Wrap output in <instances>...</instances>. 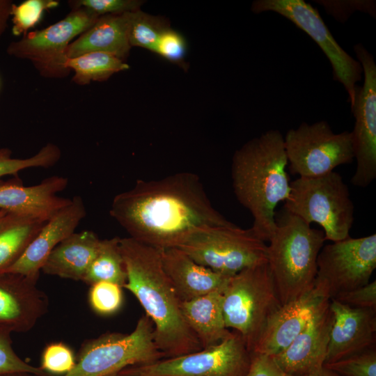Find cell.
Returning <instances> with one entry per match:
<instances>
[{
  "label": "cell",
  "instance_id": "obj_19",
  "mask_svg": "<svg viewBox=\"0 0 376 376\" xmlns=\"http://www.w3.org/2000/svg\"><path fill=\"white\" fill-rule=\"evenodd\" d=\"M329 300L313 288L303 296L282 305L268 320L251 353L273 357L281 352Z\"/></svg>",
  "mask_w": 376,
  "mask_h": 376
},
{
  "label": "cell",
  "instance_id": "obj_20",
  "mask_svg": "<svg viewBox=\"0 0 376 376\" xmlns=\"http://www.w3.org/2000/svg\"><path fill=\"white\" fill-rule=\"evenodd\" d=\"M86 210L81 196L71 202L48 220L30 242L22 256L4 274H15L38 279L40 272L53 249L75 232L86 217Z\"/></svg>",
  "mask_w": 376,
  "mask_h": 376
},
{
  "label": "cell",
  "instance_id": "obj_24",
  "mask_svg": "<svg viewBox=\"0 0 376 376\" xmlns=\"http://www.w3.org/2000/svg\"><path fill=\"white\" fill-rule=\"evenodd\" d=\"M223 290L181 302L183 318L203 348L218 344L231 334L223 313Z\"/></svg>",
  "mask_w": 376,
  "mask_h": 376
},
{
  "label": "cell",
  "instance_id": "obj_12",
  "mask_svg": "<svg viewBox=\"0 0 376 376\" xmlns=\"http://www.w3.org/2000/svg\"><path fill=\"white\" fill-rule=\"evenodd\" d=\"M100 16L85 8L72 10L63 19L41 30L29 32L12 42L7 53L30 60L43 76L61 77L68 75L65 68L67 49L76 36L90 29Z\"/></svg>",
  "mask_w": 376,
  "mask_h": 376
},
{
  "label": "cell",
  "instance_id": "obj_25",
  "mask_svg": "<svg viewBox=\"0 0 376 376\" xmlns=\"http://www.w3.org/2000/svg\"><path fill=\"white\" fill-rule=\"evenodd\" d=\"M46 222L8 212L0 224V275L19 259Z\"/></svg>",
  "mask_w": 376,
  "mask_h": 376
},
{
  "label": "cell",
  "instance_id": "obj_2",
  "mask_svg": "<svg viewBox=\"0 0 376 376\" xmlns=\"http://www.w3.org/2000/svg\"><path fill=\"white\" fill-rule=\"evenodd\" d=\"M127 281L132 292L153 324L154 341L164 358L203 349L185 322L180 301L162 262V250L130 237L120 238Z\"/></svg>",
  "mask_w": 376,
  "mask_h": 376
},
{
  "label": "cell",
  "instance_id": "obj_41",
  "mask_svg": "<svg viewBox=\"0 0 376 376\" xmlns=\"http://www.w3.org/2000/svg\"><path fill=\"white\" fill-rule=\"evenodd\" d=\"M5 376H36L31 373H11Z\"/></svg>",
  "mask_w": 376,
  "mask_h": 376
},
{
  "label": "cell",
  "instance_id": "obj_4",
  "mask_svg": "<svg viewBox=\"0 0 376 376\" xmlns=\"http://www.w3.org/2000/svg\"><path fill=\"white\" fill-rule=\"evenodd\" d=\"M275 223L267 261L283 305L313 289L318 256L326 240L322 230L283 207L276 212Z\"/></svg>",
  "mask_w": 376,
  "mask_h": 376
},
{
  "label": "cell",
  "instance_id": "obj_37",
  "mask_svg": "<svg viewBox=\"0 0 376 376\" xmlns=\"http://www.w3.org/2000/svg\"><path fill=\"white\" fill-rule=\"evenodd\" d=\"M331 299L353 308L376 310V281L340 293Z\"/></svg>",
  "mask_w": 376,
  "mask_h": 376
},
{
  "label": "cell",
  "instance_id": "obj_34",
  "mask_svg": "<svg viewBox=\"0 0 376 376\" xmlns=\"http://www.w3.org/2000/svg\"><path fill=\"white\" fill-rule=\"evenodd\" d=\"M15 373H28L36 376H49L40 367L22 360L12 347L10 334L0 331V376Z\"/></svg>",
  "mask_w": 376,
  "mask_h": 376
},
{
  "label": "cell",
  "instance_id": "obj_32",
  "mask_svg": "<svg viewBox=\"0 0 376 376\" xmlns=\"http://www.w3.org/2000/svg\"><path fill=\"white\" fill-rule=\"evenodd\" d=\"M323 366L340 376H376L375 347Z\"/></svg>",
  "mask_w": 376,
  "mask_h": 376
},
{
  "label": "cell",
  "instance_id": "obj_6",
  "mask_svg": "<svg viewBox=\"0 0 376 376\" xmlns=\"http://www.w3.org/2000/svg\"><path fill=\"white\" fill-rule=\"evenodd\" d=\"M283 208L306 223L322 228L325 240L350 237L354 222V204L347 185L336 171L317 176L299 177L290 182Z\"/></svg>",
  "mask_w": 376,
  "mask_h": 376
},
{
  "label": "cell",
  "instance_id": "obj_5",
  "mask_svg": "<svg viewBox=\"0 0 376 376\" xmlns=\"http://www.w3.org/2000/svg\"><path fill=\"white\" fill-rule=\"evenodd\" d=\"M281 306L267 262L233 275L223 291L226 327L240 334L251 353L268 320Z\"/></svg>",
  "mask_w": 376,
  "mask_h": 376
},
{
  "label": "cell",
  "instance_id": "obj_15",
  "mask_svg": "<svg viewBox=\"0 0 376 376\" xmlns=\"http://www.w3.org/2000/svg\"><path fill=\"white\" fill-rule=\"evenodd\" d=\"M38 279L15 274L0 275V331L26 332L47 312V295Z\"/></svg>",
  "mask_w": 376,
  "mask_h": 376
},
{
  "label": "cell",
  "instance_id": "obj_39",
  "mask_svg": "<svg viewBox=\"0 0 376 376\" xmlns=\"http://www.w3.org/2000/svg\"><path fill=\"white\" fill-rule=\"evenodd\" d=\"M13 3L9 0H0V38L6 29Z\"/></svg>",
  "mask_w": 376,
  "mask_h": 376
},
{
  "label": "cell",
  "instance_id": "obj_42",
  "mask_svg": "<svg viewBox=\"0 0 376 376\" xmlns=\"http://www.w3.org/2000/svg\"><path fill=\"white\" fill-rule=\"evenodd\" d=\"M8 212L4 210H0V224L3 221Z\"/></svg>",
  "mask_w": 376,
  "mask_h": 376
},
{
  "label": "cell",
  "instance_id": "obj_7",
  "mask_svg": "<svg viewBox=\"0 0 376 376\" xmlns=\"http://www.w3.org/2000/svg\"><path fill=\"white\" fill-rule=\"evenodd\" d=\"M150 319L143 315L129 334L109 332L82 344L74 368L63 376H108L164 358L158 350Z\"/></svg>",
  "mask_w": 376,
  "mask_h": 376
},
{
  "label": "cell",
  "instance_id": "obj_11",
  "mask_svg": "<svg viewBox=\"0 0 376 376\" xmlns=\"http://www.w3.org/2000/svg\"><path fill=\"white\" fill-rule=\"evenodd\" d=\"M317 267L314 288L329 299L366 285L376 268V234L324 245Z\"/></svg>",
  "mask_w": 376,
  "mask_h": 376
},
{
  "label": "cell",
  "instance_id": "obj_28",
  "mask_svg": "<svg viewBox=\"0 0 376 376\" xmlns=\"http://www.w3.org/2000/svg\"><path fill=\"white\" fill-rule=\"evenodd\" d=\"M169 27L166 19L141 10L127 13V36L130 46L154 52L159 36Z\"/></svg>",
  "mask_w": 376,
  "mask_h": 376
},
{
  "label": "cell",
  "instance_id": "obj_17",
  "mask_svg": "<svg viewBox=\"0 0 376 376\" xmlns=\"http://www.w3.org/2000/svg\"><path fill=\"white\" fill-rule=\"evenodd\" d=\"M68 183L66 178L58 175L46 178L32 186H24L17 175L0 180V210L47 221L71 202L70 198L56 195Z\"/></svg>",
  "mask_w": 376,
  "mask_h": 376
},
{
  "label": "cell",
  "instance_id": "obj_27",
  "mask_svg": "<svg viewBox=\"0 0 376 376\" xmlns=\"http://www.w3.org/2000/svg\"><path fill=\"white\" fill-rule=\"evenodd\" d=\"M65 68L72 70V81L79 85L103 81L114 73L127 70L129 65L118 57L104 52H89L68 58Z\"/></svg>",
  "mask_w": 376,
  "mask_h": 376
},
{
  "label": "cell",
  "instance_id": "obj_18",
  "mask_svg": "<svg viewBox=\"0 0 376 376\" xmlns=\"http://www.w3.org/2000/svg\"><path fill=\"white\" fill-rule=\"evenodd\" d=\"M333 315L324 363L375 347L376 310L349 306L330 299Z\"/></svg>",
  "mask_w": 376,
  "mask_h": 376
},
{
  "label": "cell",
  "instance_id": "obj_40",
  "mask_svg": "<svg viewBox=\"0 0 376 376\" xmlns=\"http://www.w3.org/2000/svg\"><path fill=\"white\" fill-rule=\"evenodd\" d=\"M317 376H340L335 372L323 366L322 369L318 373Z\"/></svg>",
  "mask_w": 376,
  "mask_h": 376
},
{
  "label": "cell",
  "instance_id": "obj_13",
  "mask_svg": "<svg viewBox=\"0 0 376 376\" xmlns=\"http://www.w3.org/2000/svg\"><path fill=\"white\" fill-rule=\"evenodd\" d=\"M251 10L256 14L276 13L308 34L329 59L334 79L343 85L350 107L353 106L357 83L361 79V65L338 44L315 8L303 0H256L251 5Z\"/></svg>",
  "mask_w": 376,
  "mask_h": 376
},
{
  "label": "cell",
  "instance_id": "obj_35",
  "mask_svg": "<svg viewBox=\"0 0 376 376\" xmlns=\"http://www.w3.org/2000/svg\"><path fill=\"white\" fill-rule=\"evenodd\" d=\"M72 9L85 8L98 16L121 15L140 10L143 3L139 0H75L70 1Z\"/></svg>",
  "mask_w": 376,
  "mask_h": 376
},
{
  "label": "cell",
  "instance_id": "obj_30",
  "mask_svg": "<svg viewBox=\"0 0 376 376\" xmlns=\"http://www.w3.org/2000/svg\"><path fill=\"white\" fill-rule=\"evenodd\" d=\"M58 4L56 0H26L19 5L13 3L10 12L13 34L26 35L40 22L45 10L56 8Z\"/></svg>",
  "mask_w": 376,
  "mask_h": 376
},
{
  "label": "cell",
  "instance_id": "obj_36",
  "mask_svg": "<svg viewBox=\"0 0 376 376\" xmlns=\"http://www.w3.org/2000/svg\"><path fill=\"white\" fill-rule=\"evenodd\" d=\"M186 49V42L183 36L168 27L159 36L154 53L171 62L180 64L184 60Z\"/></svg>",
  "mask_w": 376,
  "mask_h": 376
},
{
  "label": "cell",
  "instance_id": "obj_22",
  "mask_svg": "<svg viewBox=\"0 0 376 376\" xmlns=\"http://www.w3.org/2000/svg\"><path fill=\"white\" fill-rule=\"evenodd\" d=\"M100 241L92 230L74 232L53 249L41 271L48 275L83 281Z\"/></svg>",
  "mask_w": 376,
  "mask_h": 376
},
{
  "label": "cell",
  "instance_id": "obj_31",
  "mask_svg": "<svg viewBox=\"0 0 376 376\" xmlns=\"http://www.w3.org/2000/svg\"><path fill=\"white\" fill-rule=\"evenodd\" d=\"M123 288L115 283L108 281L91 285L88 297L91 309L102 316L115 314L123 304Z\"/></svg>",
  "mask_w": 376,
  "mask_h": 376
},
{
  "label": "cell",
  "instance_id": "obj_3",
  "mask_svg": "<svg viewBox=\"0 0 376 376\" xmlns=\"http://www.w3.org/2000/svg\"><path fill=\"white\" fill-rule=\"evenodd\" d=\"M284 139L271 130L246 142L233 155L231 178L238 201L251 214V229L269 242L276 227V207L290 195Z\"/></svg>",
  "mask_w": 376,
  "mask_h": 376
},
{
  "label": "cell",
  "instance_id": "obj_21",
  "mask_svg": "<svg viewBox=\"0 0 376 376\" xmlns=\"http://www.w3.org/2000/svg\"><path fill=\"white\" fill-rule=\"evenodd\" d=\"M162 262L181 302L223 290L231 278L197 263L179 248L162 250Z\"/></svg>",
  "mask_w": 376,
  "mask_h": 376
},
{
  "label": "cell",
  "instance_id": "obj_16",
  "mask_svg": "<svg viewBox=\"0 0 376 376\" xmlns=\"http://www.w3.org/2000/svg\"><path fill=\"white\" fill-rule=\"evenodd\" d=\"M327 302L291 343L273 356L286 373L295 376H317L325 362L333 315Z\"/></svg>",
  "mask_w": 376,
  "mask_h": 376
},
{
  "label": "cell",
  "instance_id": "obj_43",
  "mask_svg": "<svg viewBox=\"0 0 376 376\" xmlns=\"http://www.w3.org/2000/svg\"><path fill=\"white\" fill-rule=\"evenodd\" d=\"M108 376H122V375H120V373L119 372V373H117L111 374V375H108Z\"/></svg>",
  "mask_w": 376,
  "mask_h": 376
},
{
  "label": "cell",
  "instance_id": "obj_1",
  "mask_svg": "<svg viewBox=\"0 0 376 376\" xmlns=\"http://www.w3.org/2000/svg\"><path fill=\"white\" fill-rule=\"evenodd\" d=\"M109 213L130 237L161 250L178 248L198 229L233 224L212 206L199 178L187 172L138 180L113 198Z\"/></svg>",
  "mask_w": 376,
  "mask_h": 376
},
{
  "label": "cell",
  "instance_id": "obj_9",
  "mask_svg": "<svg viewBox=\"0 0 376 376\" xmlns=\"http://www.w3.org/2000/svg\"><path fill=\"white\" fill-rule=\"evenodd\" d=\"M283 139L288 169L299 177L325 175L354 159L352 132L334 133L324 120L302 123Z\"/></svg>",
  "mask_w": 376,
  "mask_h": 376
},
{
  "label": "cell",
  "instance_id": "obj_14",
  "mask_svg": "<svg viewBox=\"0 0 376 376\" xmlns=\"http://www.w3.org/2000/svg\"><path fill=\"white\" fill-rule=\"evenodd\" d=\"M354 50L364 76L357 87L351 111L355 118L352 131L354 156L357 162L351 182L365 188L376 178V64L373 55L358 43Z\"/></svg>",
  "mask_w": 376,
  "mask_h": 376
},
{
  "label": "cell",
  "instance_id": "obj_23",
  "mask_svg": "<svg viewBox=\"0 0 376 376\" xmlns=\"http://www.w3.org/2000/svg\"><path fill=\"white\" fill-rule=\"evenodd\" d=\"M131 46L127 36V13L100 16L93 25L84 32L67 49L68 58L89 52H104L124 61Z\"/></svg>",
  "mask_w": 376,
  "mask_h": 376
},
{
  "label": "cell",
  "instance_id": "obj_10",
  "mask_svg": "<svg viewBox=\"0 0 376 376\" xmlns=\"http://www.w3.org/2000/svg\"><path fill=\"white\" fill-rule=\"evenodd\" d=\"M251 353L237 331L214 345L153 363L129 366L122 376H247Z\"/></svg>",
  "mask_w": 376,
  "mask_h": 376
},
{
  "label": "cell",
  "instance_id": "obj_8",
  "mask_svg": "<svg viewBox=\"0 0 376 376\" xmlns=\"http://www.w3.org/2000/svg\"><path fill=\"white\" fill-rule=\"evenodd\" d=\"M178 248L197 263L231 276L267 262L265 242L251 228L233 224L198 229Z\"/></svg>",
  "mask_w": 376,
  "mask_h": 376
},
{
  "label": "cell",
  "instance_id": "obj_29",
  "mask_svg": "<svg viewBox=\"0 0 376 376\" xmlns=\"http://www.w3.org/2000/svg\"><path fill=\"white\" fill-rule=\"evenodd\" d=\"M61 156L60 148L53 143H47L36 155L26 159L13 158L10 150L0 148V178L7 175L17 176L19 171L28 168L53 166Z\"/></svg>",
  "mask_w": 376,
  "mask_h": 376
},
{
  "label": "cell",
  "instance_id": "obj_38",
  "mask_svg": "<svg viewBox=\"0 0 376 376\" xmlns=\"http://www.w3.org/2000/svg\"><path fill=\"white\" fill-rule=\"evenodd\" d=\"M247 376H295L284 371L272 356L251 353Z\"/></svg>",
  "mask_w": 376,
  "mask_h": 376
},
{
  "label": "cell",
  "instance_id": "obj_26",
  "mask_svg": "<svg viewBox=\"0 0 376 376\" xmlns=\"http://www.w3.org/2000/svg\"><path fill=\"white\" fill-rule=\"evenodd\" d=\"M120 238L114 237L101 240L83 282L91 285L100 281H108L123 288L127 281V273L120 249Z\"/></svg>",
  "mask_w": 376,
  "mask_h": 376
},
{
  "label": "cell",
  "instance_id": "obj_33",
  "mask_svg": "<svg viewBox=\"0 0 376 376\" xmlns=\"http://www.w3.org/2000/svg\"><path fill=\"white\" fill-rule=\"evenodd\" d=\"M76 364V357L66 344L57 342L48 344L42 351L40 368L47 374L63 376Z\"/></svg>",
  "mask_w": 376,
  "mask_h": 376
}]
</instances>
